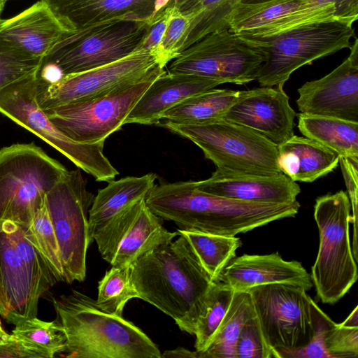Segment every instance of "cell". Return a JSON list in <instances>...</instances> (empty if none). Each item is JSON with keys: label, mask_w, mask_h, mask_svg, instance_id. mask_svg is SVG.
Segmentation results:
<instances>
[{"label": "cell", "mask_w": 358, "mask_h": 358, "mask_svg": "<svg viewBox=\"0 0 358 358\" xmlns=\"http://www.w3.org/2000/svg\"><path fill=\"white\" fill-rule=\"evenodd\" d=\"M139 299L171 317L181 331L194 335L214 284L185 237L158 246L131 266Z\"/></svg>", "instance_id": "obj_1"}, {"label": "cell", "mask_w": 358, "mask_h": 358, "mask_svg": "<svg viewBox=\"0 0 358 358\" xmlns=\"http://www.w3.org/2000/svg\"><path fill=\"white\" fill-rule=\"evenodd\" d=\"M150 209L180 229L234 236L294 217L300 203L248 202L203 192L194 181L155 185L145 198Z\"/></svg>", "instance_id": "obj_2"}, {"label": "cell", "mask_w": 358, "mask_h": 358, "mask_svg": "<svg viewBox=\"0 0 358 358\" xmlns=\"http://www.w3.org/2000/svg\"><path fill=\"white\" fill-rule=\"evenodd\" d=\"M57 320L67 338L69 358H160L155 343L141 329L103 310L86 294L72 290L53 297Z\"/></svg>", "instance_id": "obj_3"}, {"label": "cell", "mask_w": 358, "mask_h": 358, "mask_svg": "<svg viewBox=\"0 0 358 358\" xmlns=\"http://www.w3.org/2000/svg\"><path fill=\"white\" fill-rule=\"evenodd\" d=\"M162 125L196 144L222 173L259 176L282 173L278 145L244 125L223 117L196 124L164 122Z\"/></svg>", "instance_id": "obj_4"}, {"label": "cell", "mask_w": 358, "mask_h": 358, "mask_svg": "<svg viewBox=\"0 0 358 358\" xmlns=\"http://www.w3.org/2000/svg\"><path fill=\"white\" fill-rule=\"evenodd\" d=\"M351 205L341 190L318 197L314 206L320 245L311 280L324 303L334 304L357 280V266L350 241Z\"/></svg>", "instance_id": "obj_5"}, {"label": "cell", "mask_w": 358, "mask_h": 358, "mask_svg": "<svg viewBox=\"0 0 358 358\" xmlns=\"http://www.w3.org/2000/svg\"><path fill=\"white\" fill-rule=\"evenodd\" d=\"M68 170L33 143L0 150V220L28 227Z\"/></svg>", "instance_id": "obj_6"}, {"label": "cell", "mask_w": 358, "mask_h": 358, "mask_svg": "<svg viewBox=\"0 0 358 358\" xmlns=\"http://www.w3.org/2000/svg\"><path fill=\"white\" fill-rule=\"evenodd\" d=\"M38 71L1 90L0 113L41 138L96 181L113 180L119 173L103 153L105 141L82 143L62 134L38 106Z\"/></svg>", "instance_id": "obj_7"}, {"label": "cell", "mask_w": 358, "mask_h": 358, "mask_svg": "<svg viewBox=\"0 0 358 358\" xmlns=\"http://www.w3.org/2000/svg\"><path fill=\"white\" fill-rule=\"evenodd\" d=\"M352 24L332 19L306 24L268 38H256L262 42L266 56L255 80L261 87L284 85L300 67L350 48L355 34Z\"/></svg>", "instance_id": "obj_8"}, {"label": "cell", "mask_w": 358, "mask_h": 358, "mask_svg": "<svg viewBox=\"0 0 358 358\" xmlns=\"http://www.w3.org/2000/svg\"><path fill=\"white\" fill-rule=\"evenodd\" d=\"M262 42L229 29L210 33L182 50L168 71L245 85L255 80L266 59Z\"/></svg>", "instance_id": "obj_9"}, {"label": "cell", "mask_w": 358, "mask_h": 358, "mask_svg": "<svg viewBox=\"0 0 358 358\" xmlns=\"http://www.w3.org/2000/svg\"><path fill=\"white\" fill-rule=\"evenodd\" d=\"M151 21L119 20L69 32L42 59L62 76L120 60L141 50Z\"/></svg>", "instance_id": "obj_10"}, {"label": "cell", "mask_w": 358, "mask_h": 358, "mask_svg": "<svg viewBox=\"0 0 358 358\" xmlns=\"http://www.w3.org/2000/svg\"><path fill=\"white\" fill-rule=\"evenodd\" d=\"M80 170L68 171L45 196L67 283L85 280L87 252L91 243L88 217L94 195L87 190Z\"/></svg>", "instance_id": "obj_11"}, {"label": "cell", "mask_w": 358, "mask_h": 358, "mask_svg": "<svg viewBox=\"0 0 358 358\" xmlns=\"http://www.w3.org/2000/svg\"><path fill=\"white\" fill-rule=\"evenodd\" d=\"M247 292L264 338L278 358L281 352L303 348L310 341L314 334L311 298L303 287L271 283Z\"/></svg>", "instance_id": "obj_12"}, {"label": "cell", "mask_w": 358, "mask_h": 358, "mask_svg": "<svg viewBox=\"0 0 358 358\" xmlns=\"http://www.w3.org/2000/svg\"><path fill=\"white\" fill-rule=\"evenodd\" d=\"M165 70L158 67L146 77L106 95L45 110L51 122L66 136L82 143L105 141L120 129L139 99Z\"/></svg>", "instance_id": "obj_13"}, {"label": "cell", "mask_w": 358, "mask_h": 358, "mask_svg": "<svg viewBox=\"0 0 358 358\" xmlns=\"http://www.w3.org/2000/svg\"><path fill=\"white\" fill-rule=\"evenodd\" d=\"M162 67L156 55L140 50L110 64L49 83L38 71L37 102L45 110L108 94L132 85ZM163 68V67H162Z\"/></svg>", "instance_id": "obj_14"}, {"label": "cell", "mask_w": 358, "mask_h": 358, "mask_svg": "<svg viewBox=\"0 0 358 358\" xmlns=\"http://www.w3.org/2000/svg\"><path fill=\"white\" fill-rule=\"evenodd\" d=\"M163 219L148 206L145 199L129 206L93 236L103 259L113 266H130L139 257L168 243L178 232L169 231Z\"/></svg>", "instance_id": "obj_15"}, {"label": "cell", "mask_w": 358, "mask_h": 358, "mask_svg": "<svg viewBox=\"0 0 358 358\" xmlns=\"http://www.w3.org/2000/svg\"><path fill=\"white\" fill-rule=\"evenodd\" d=\"M348 57L324 77L305 83L296 101L301 113L358 122V39Z\"/></svg>", "instance_id": "obj_16"}, {"label": "cell", "mask_w": 358, "mask_h": 358, "mask_svg": "<svg viewBox=\"0 0 358 358\" xmlns=\"http://www.w3.org/2000/svg\"><path fill=\"white\" fill-rule=\"evenodd\" d=\"M281 85L260 87L239 94L223 118L248 127L279 145L294 136L297 113Z\"/></svg>", "instance_id": "obj_17"}, {"label": "cell", "mask_w": 358, "mask_h": 358, "mask_svg": "<svg viewBox=\"0 0 358 358\" xmlns=\"http://www.w3.org/2000/svg\"><path fill=\"white\" fill-rule=\"evenodd\" d=\"M69 32L119 20L151 21L167 0H45Z\"/></svg>", "instance_id": "obj_18"}, {"label": "cell", "mask_w": 358, "mask_h": 358, "mask_svg": "<svg viewBox=\"0 0 358 358\" xmlns=\"http://www.w3.org/2000/svg\"><path fill=\"white\" fill-rule=\"evenodd\" d=\"M39 299L15 248L8 220H0V315L14 325L36 317Z\"/></svg>", "instance_id": "obj_19"}, {"label": "cell", "mask_w": 358, "mask_h": 358, "mask_svg": "<svg viewBox=\"0 0 358 358\" xmlns=\"http://www.w3.org/2000/svg\"><path fill=\"white\" fill-rule=\"evenodd\" d=\"M215 282L234 292L271 283H292L306 291L313 285L310 275L300 262L285 261L278 252L269 255L245 254L234 257Z\"/></svg>", "instance_id": "obj_20"}, {"label": "cell", "mask_w": 358, "mask_h": 358, "mask_svg": "<svg viewBox=\"0 0 358 358\" xmlns=\"http://www.w3.org/2000/svg\"><path fill=\"white\" fill-rule=\"evenodd\" d=\"M200 190L232 199L286 203L296 201L299 185L283 173L274 176L229 174L216 169L206 180L194 181Z\"/></svg>", "instance_id": "obj_21"}, {"label": "cell", "mask_w": 358, "mask_h": 358, "mask_svg": "<svg viewBox=\"0 0 358 358\" xmlns=\"http://www.w3.org/2000/svg\"><path fill=\"white\" fill-rule=\"evenodd\" d=\"M69 33L45 0L0 23L1 39L41 59Z\"/></svg>", "instance_id": "obj_22"}, {"label": "cell", "mask_w": 358, "mask_h": 358, "mask_svg": "<svg viewBox=\"0 0 358 358\" xmlns=\"http://www.w3.org/2000/svg\"><path fill=\"white\" fill-rule=\"evenodd\" d=\"M221 85L215 80L164 71L145 90L124 124H158L162 114L183 100Z\"/></svg>", "instance_id": "obj_23"}, {"label": "cell", "mask_w": 358, "mask_h": 358, "mask_svg": "<svg viewBox=\"0 0 358 358\" xmlns=\"http://www.w3.org/2000/svg\"><path fill=\"white\" fill-rule=\"evenodd\" d=\"M278 165L293 181L312 182L331 172L338 164L339 155L305 137L293 136L278 145Z\"/></svg>", "instance_id": "obj_24"}, {"label": "cell", "mask_w": 358, "mask_h": 358, "mask_svg": "<svg viewBox=\"0 0 358 358\" xmlns=\"http://www.w3.org/2000/svg\"><path fill=\"white\" fill-rule=\"evenodd\" d=\"M157 175L129 176L110 180L94 196L89 210L88 224L90 242L113 217L135 202L145 199L155 185Z\"/></svg>", "instance_id": "obj_25"}, {"label": "cell", "mask_w": 358, "mask_h": 358, "mask_svg": "<svg viewBox=\"0 0 358 358\" xmlns=\"http://www.w3.org/2000/svg\"><path fill=\"white\" fill-rule=\"evenodd\" d=\"M268 1L271 0L186 1L176 7L180 14L191 19L189 27L180 41L179 53L210 33L229 29V17L237 8Z\"/></svg>", "instance_id": "obj_26"}, {"label": "cell", "mask_w": 358, "mask_h": 358, "mask_svg": "<svg viewBox=\"0 0 358 358\" xmlns=\"http://www.w3.org/2000/svg\"><path fill=\"white\" fill-rule=\"evenodd\" d=\"M297 117L298 128L304 136L340 157L358 161V122L303 113Z\"/></svg>", "instance_id": "obj_27"}, {"label": "cell", "mask_w": 358, "mask_h": 358, "mask_svg": "<svg viewBox=\"0 0 358 358\" xmlns=\"http://www.w3.org/2000/svg\"><path fill=\"white\" fill-rule=\"evenodd\" d=\"M239 92L214 88L194 94L164 112L161 120L176 124H196L223 117Z\"/></svg>", "instance_id": "obj_28"}, {"label": "cell", "mask_w": 358, "mask_h": 358, "mask_svg": "<svg viewBox=\"0 0 358 358\" xmlns=\"http://www.w3.org/2000/svg\"><path fill=\"white\" fill-rule=\"evenodd\" d=\"M255 315L250 294L234 292L231 304L210 344L199 358H234L236 344L247 321Z\"/></svg>", "instance_id": "obj_29"}, {"label": "cell", "mask_w": 358, "mask_h": 358, "mask_svg": "<svg viewBox=\"0 0 358 358\" xmlns=\"http://www.w3.org/2000/svg\"><path fill=\"white\" fill-rule=\"evenodd\" d=\"M186 238L201 264L215 282L224 268L235 257L242 242L238 237L178 229Z\"/></svg>", "instance_id": "obj_30"}, {"label": "cell", "mask_w": 358, "mask_h": 358, "mask_svg": "<svg viewBox=\"0 0 358 358\" xmlns=\"http://www.w3.org/2000/svg\"><path fill=\"white\" fill-rule=\"evenodd\" d=\"M12 335L42 358L54 357L66 350V336L57 319L52 322L36 317L23 320L15 325Z\"/></svg>", "instance_id": "obj_31"}, {"label": "cell", "mask_w": 358, "mask_h": 358, "mask_svg": "<svg viewBox=\"0 0 358 358\" xmlns=\"http://www.w3.org/2000/svg\"><path fill=\"white\" fill-rule=\"evenodd\" d=\"M303 0H271L237 8L228 22L229 29L246 34L263 28L297 9Z\"/></svg>", "instance_id": "obj_32"}, {"label": "cell", "mask_w": 358, "mask_h": 358, "mask_svg": "<svg viewBox=\"0 0 358 358\" xmlns=\"http://www.w3.org/2000/svg\"><path fill=\"white\" fill-rule=\"evenodd\" d=\"M339 0H303L299 7L277 21L252 32L242 34L254 38H268L298 27L336 17L335 4Z\"/></svg>", "instance_id": "obj_33"}, {"label": "cell", "mask_w": 358, "mask_h": 358, "mask_svg": "<svg viewBox=\"0 0 358 358\" xmlns=\"http://www.w3.org/2000/svg\"><path fill=\"white\" fill-rule=\"evenodd\" d=\"M8 222L15 248L27 269L37 294L41 297L57 281L42 255L26 236L24 226L10 220Z\"/></svg>", "instance_id": "obj_34"}, {"label": "cell", "mask_w": 358, "mask_h": 358, "mask_svg": "<svg viewBox=\"0 0 358 358\" xmlns=\"http://www.w3.org/2000/svg\"><path fill=\"white\" fill-rule=\"evenodd\" d=\"M139 298L131 277L130 266H113L99 282L96 303L105 311L121 315L126 303Z\"/></svg>", "instance_id": "obj_35"}, {"label": "cell", "mask_w": 358, "mask_h": 358, "mask_svg": "<svg viewBox=\"0 0 358 358\" xmlns=\"http://www.w3.org/2000/svg\"><path fill=\"white\" fill-rule=\"evenodd\" d=\"M24 229L26 236L42 255L57 281L64 282L59 247L45 201L30 224L24 226Z\"/></svg>", "instance_id": "obj_36"}, {"label": "cell", "mask_w": 358, "mask_h": 358, "mask_svg": "<svg viewBox=\"0 0 358 358\" xmlns=\"http://www.w3.org/2000/svg\"><path fill=\"white\" fill-rule=\"evenodd\" d=\"M234 291L215 282L208 294L203 314L199 320L194 336L195 351H204L210 344L231 304Z\"/></svg>", "instance_id": "obj_37"}, {"label": "cell", "mask_w": 358, "mask_h": 358, "mask_svg": "<svg viewBox=\"0 0 358 358\" xmlns=\"http://www.w3.org/2000/svg\"><path fill=\"white\" fill-rule=\"evenodd\" d=\"M42 59L0 38V90L37 72Z\"/></svg>", "instance_id": "obj_38"}, {"label": "cell", "mask_w": 358, "mask_h": 358, "mask_svg": "<svg viewBox=\"0 0 358 358\" xmlns=\"http://www.w3.org/2000/svg\"><path fill=\"white\" fill-rule=\"evenodd\" d=\"M310 308L314 324V334L310 341L303 348L281 352L280 358H331L327 350L326 338L335 322L312 299Z\"/></svg>", "instance_id": "obj_39"}, {"label": "cell", "mask_w": 358, "mask_h": 358, "mask_svg": "<svg viewBox=\"0 0 358 358\" xmlns=\"http://www.w3.org/2000/svg\"><path fill=\"white\" fill-rule=\"evenodd\" d=\"M234 358H278L266 343L255 316L243 326L238 338Z\"/></svg>", "instance_id": "obj_40"}, {"label": "cell", "mask_w": 358, "mask_h": 358, "mask_svg": "<svg viewBox=\"0 0 358 358\" xmlns=\"http://www.w3.org/2000/svg\"><path fill=\"white\" fill-rule=\"evenodd\" d=\"M191 19L180 14L176 8L164 36L156 48V55L163 68L178 54L179 45L189 27Z\"/></svg>", "instance_id": "obj_41"}, {"label": "cell", "mask_w": 358, "mask_h": 358, "mask_svg": "<svg viewBox=\"0 0 358 358\" xmlns=\"http://www.w3.org/2000/svg\"><path fill=\"white\" fill-rule=\"evenodd\" d=\"M326 348L331 358L357 357L358 327L335 323L327 334Z\"/></svg>", "instance_id": "obj_42"}, {"label": "cell", "mask_w": 358, "mask_h": 358, "mask_svg": "<svg viewBox=\"0 0 358 358\" xmlns=\"http://www.w3.org/2000/svg\"><path fill=\"white\" fill-rule=\"evenodd\" d=\"M347 187V194L352 208V215L350 222L353 224L352 254L357 262V181H358V161L339 157V162Z\"/></svg>", "instance_id": "obj_43"}, {"label": "cell", "mask_w": 358, "mask_h": 358, "mask_svg": "<svg viewBox=\"0 0 358 358\" xmlns=\"http://www.w3.org/2000/svg\"><path fill=\"white\" fill-rule=\"evenodd\" d=\"M175 9L176 6L173 1L170 0L157 10L150 23L148 31L142 44L141 50L154 53L164 36Z\"/></svg>", "instance_id": "obj_44"}, {"label": "cell", "mask_w": 358, "mask_h": 358, "mask_svg": "<svg viewBox=\"0 0 358 358\" xmlns=\"http://www.w3.org/2000/svg\"><path fill=\"white\" fill-rule=\"evenodd\" d=\"M1 358H42L38 352L27 347L12 334L0 341Z\"/></svg>", "instance_id": "obj_45"}, {"label": "cell", "mask_w": 358, "mask_h": 358, "mask_svg": "<svg viewBox=\"0 0 358 358\" xmlns=\"http://www.w3.org/2000/svg\"><path fill=\"white\" fill-rule=\"evenodd\" d=\"M338 19L354 23L358 18V0H339L335 4Z\"/></svg>", "instance_id": "obj_46"}, {"label": "cell", "mask_w": 358, "mask_h": 358, "mask_svg": "<svg viewBox=\"0 0 358 358\" xmlns=\"http://www.w3.org/2000/svg\"><path fill=\"white\" fill-rule=\"evenodd\" d=\"M162 357L199 358V355L196 351L193 352L184 348L179 347L174 350L164 352V353L162 355Z\"/></svg>", "instance_id": "obj_47"}, {"label": "cell", "mask_w": 358, "mask_h": 358, "mask_svg": "<svg viewBox=\"0 0 358 358\" xmlns=\"http://www.w3.org/2000/svg\"><path fill=\"white\" fill-rule=\"evenodd\" d=\"M342 325L358 327V307L356 306L349 316L341 323Z\"/></svg>", "instance_id": "obj_48"}, {"label": "cell", "mask_w": 358, "mask_h": 358, "mask_svg": "<svg viewBox=\"0 0 358 358\" xmlns=\"http://www.w3.org/2000/svg\"><path fill=\"white\" fill-rule=\"evenodd\" d=\"M9 334H8L3 328H0V341L7 338Z\"/></svg>", "instance_id": "obj_49"}, {"label": "cell", "mask_w": 358, "mask_h": 358, "mask_svg": "<svg viewBox=\"0 0 358 358\" xmlns=\"http://www.w3.org/2000/svg\"><path fill=\"white\" fill-rule=\"evenodd\" d=\"M7 1L8 0H0V18Z\"/></svg>", "instance_id": "obj_50"}, {"label": "cell", "mask_w": 358, "mask_h": 358, "mask_svg": "<svg viewBox=\"0 0 358 358\" xmlns=\"http://www.w3.org/2000/svg\"><path fill=\"white\" fill-rule=\"evenodd\" d=\"M173 2H174V5L176 7L181 5L182 3H183L184 2H185L187 0H173Z\"/></svg>", "instance_id": "obj_51"}, {"label": "cell", "mask_w": 358, "mask_h": 358, "mask_svg": "<svg viewBox=\"0 0 358 358\" xmlns=\"http://www.w3.org/2000/svg\"><path fill=\"white\" fill-rule=\"evenodd\" d=\"M0 328H2L1 321H0Z\"/></svg>", "instance_id": "obj_52"}, {"label": "cell", "mask_w": 358, "mask_h": 358, "mask_svg": "<svg viewBox=\"0 0 358 358\" xmlns=\"http://www.w3.org/2000/svg\"><path fill=\"white\" fill-rule=\"evenodd\" d=\"M1 20H2L0 18V23H1Z\"/></svg>", "instance_id": "obj_53"}]
</instances>
